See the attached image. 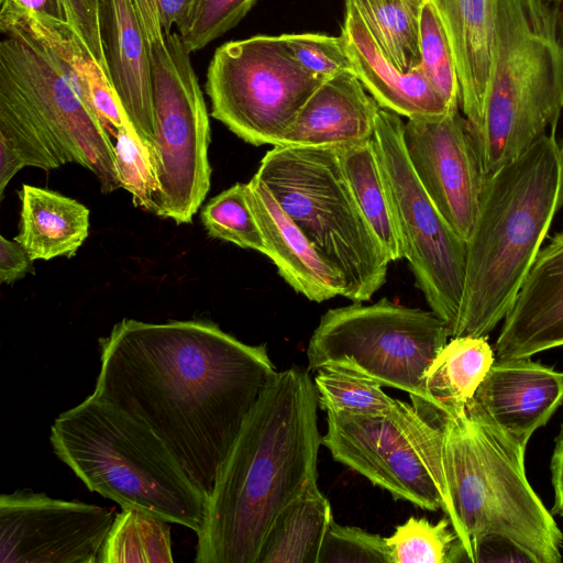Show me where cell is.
<instances>
[{"mask_svg": "<svg viewBox=\"0 0 563 563\" xmlns=\"http://www.w3.org/2000/svg\"><path fill=\"white\" fill-rule=\"evenodd\" d=\"M93 395L148 426L209 496L249 412L277 373L265 344L206 320L124 318L99 340Z\"/></svg>", "mask_w": 563, "mask_h": 563, "instance_id": "1", "label": "cell"}, {"mask_svg": "<svg viewBox=\"0 0 563 563\" xmlns=\"http://www.w3.org/2000/svg\"><path fill=\"white\" fill-rule=\"evenodd\" d=\"M318 395L309 369L277 372L221 465L197 534V563H256L278 514L317 478Z\"/></svg>", "mask_w": 563, "mask_h": 563, "instance_id": "2", "label": "cell"}, {"mask_svg": "<svg viewBox=\"0 0 563 563\" xmlns=\"http://www.w3.org/2000/svg\"><path fill=\"white\" fill-rule=\"evenodd\" d=\"M563 205V155L554 131L488 176L472 234L451 338L487 336L504 319Z\"/></svg>", "mask_w": 563, "mask_h": 563, "instance_id": "3", "label": "cell"}, {"mask_svg": "<svg viewBox=\"0 0 563 563\" xmlns=\"http://www.w3.org/2000/svg\"><path fill=\"white\" fill-rule=\"evenodd\" d=\"M56 456L86 487L118 503L201 531L208 496L144 422L93 394L51 427Z\"/></svg>", "mask_w": 563, "mask_h": 563, "instance_id": "4", "label": "cell"}, {"mask_svg": "<svg viewBox=\"0 0 563 563\" xmlns=\"http://www.w3.org/2000/svg\"><path fill=\"white\" fill-rule=\"evenodd\" d=\"M525 452L474 399L443 424L448 518L467 562L473 544L488 534L512 540L536 563L561 562L563 533L528 482Z\"/></svg>", "mask_w": 563, "mask_h": 563, "instance_id": "5", "label": "cell"}, {"mask_svg": "<svg viewBox=\"0 0 563 563\" xmlns=\"http://www.w3.org/2000/svg\"><path fill=\"white\" fill-rule=\"evenodd\" d=\"M561 19L545 0H497L494 58L477 126L471 131L490 176L554 128L563 110Z\"/></svg>", "mask_w": 563, "mask_h": 563, "instance_id": "6", "label": "cell"}, {"mask_svg": "<svg viewBox=\"0 0 563 563\" xmlns=\"http://www.w3.org/2000/svg\"><path fill=\"white\" fill-rule=\"evenodd\" d=\"M342 276L343 297L368 301L390 263L365 219L334 147L276 145L254 174Z\"/></svg>", "mask_w": 563, "mask_h": 563, "instance_id": "7", "label": "cell"}, {"mask_svg": "<svg viewBox=\"0 0 563 563\" xmlns=\"http://www.w3.org/2000/svg\"><path fill=\"white\" fill-rule=\"evenodd\" d=\"M134 3L150 46L155 129L151 154L158 184L152 213L191 223L210 189L207 107L189 52L178 33H165L156 0Z\"/></svg>", "mask_w": 563, "mask_h": 563, "instance_id": "8", "label": "cell"}, {"mask_svg": "<svg viewBox=\"0 0 563 563\" xmlns=\"http://www.w3.org/2000/svg\"><path fill=\"white\" fill-rule=\"evenodd\" d=\"M449 330L432 310L382 298L328 310L313 330L308 369L334 368L407 393L417 408L423 376L446 344Z\"/></svg>", "mask_w": 563, "mask_h": 563, "instance_id": "9", "label": "cell"}, {"mask_svg": "<svg viewBox=\"0 0 563 563\" xmlns=\"http://www.w3.org/2000/svg\"><path fill=\"white\" fill-rule=\"evenodd\" d=\"M322 444L332 457L402 499L451 512L443 464V427L399 400L385 415L327 411Z\"/></svg>", "mask_w": 563, "mask_h": 563, "instance_id": "10", "label": "cell"}, {"mask_svg": "<svg viewBox=\"0 0 563 563\" xmlns=\"http://www.w3.org/2000/svg\"><path fill=\"white\" fill-rule=\"evenodd\" d=\"M323 81L287 51L280 35L227 42L210 60L211 115L249 144L278 145Z\"/></svg>", "mask_w": 563, "mask_h": 563, "instance_id": "11", "label": "cell"}, {"mask_svg": "<svg viewBox=\"0 0 563 563\" xmlns=\"http://www.w3.org/2000/svg\"><path fill=\"white\" fill-rule=\"evenodd\" d=\"M405 122L380 108L373 146L417 287L451 335L460 312L466 241L441 216L419 181L404 143Z\"/></svg>", "mask_w": 563, "mask_h": 563, "instance_id": "12", "label": "cell"}, {"mask_svg": "<svg viewBox=\"0 0 563 563\" xmlns=\"http://www.w3.org/2000/svg\"><path fill=\"white\" fill-rule=\"evenodd\" d=\"M0 43V78L19 93L48 136L62 165L89 169L109 194L120 184L111 135L60 73L43 44L11 27Z\"/></svg>", "mask_w": 563, "mask_h": 563, "instance_id": "13", "label": "cell"}, {"mask_svg": "<svg viewBox=\"0 0 563 563\" xmlns=\"http://www.w3.org/2000/svg\"><path fill=\"white\" fill-rule=\"evenodd\" d=\"M113 512L19 489L0 497V563H97Z\"/></svg>", "mask_w": 563, "mask_h": 563, "instance_id": "14", "label": "cell"}, {"mask_svg": "<svg viewBox=\"0 0 563 563\" xmlns=\"http://www.w3.org/2000/svg\"><path fill=\"white\" fill-rule=\"evenodd\" d=\"M404 143L428 196L452 230L467 242L487 179L467 120L459 109L410 119L404 125Z\"/></svg>", "mask_w": 563, "mask_h": 563, "instance_id": "15", "label": "cell"}, {"mask_svg": "<svg viewBox=\"0 0 563 563\" xmlns=\"http://www.w3.org/2000/svg\"><path fill=\"white\" fill-rule=\"evenodd\" d=\"M98 30L111 88L128 121L152 151L150 46L134 0H98Z\"/></svg>", "mask_w": 563, "mask_h": 563, "instance_id": "16", "label": "cell"}, {"mask_svg": "<svg viewBox=\"0 0 563 563\" xmlns=\"http://www.w3.org/2000/svg\"><path fill=\"white\" fill-rule=\"evenodd\" d=\"M563 346V232L538 252L504 318L498 358L530 357Z\"/></svg>", "mask_w": 563, "mask_h": 563, "instance_id": "17", "label": "cell"}, {"mask_svg": "<svg viewBox=\"0 0 563 563\" xmlns=\"http://www.w3.org/2000/svg\"><path fill=\"white\" fill-rule=\"evenodd\" d=\"M474 401L511 440L527 448L563 404V373L530 357L495 360Z\"/></svg>", "mask_w": 563, "mask_h": 563, "instance_id": "18", "label": "cell"}, {"mask_svg": "<svg viewBox=\"0 0 563 563\" xmlns=\"http://www.w3.org/2000/svg\"><path fill=\"white\" fill-rule=\"evenodd\" d=\"M246 185L247 199L265 241V255L279 276L311 301L343 296L342 276L319 254L267 187L256 176Z\"/></svg>", "mask_w": 563, "mask_h": 563, "instance_id": "19", "label": "cell"}, {"mask_svg": "<svg viewBox=\"0 0 563 563\" xmlns=\"http://www.w3.org/2000/svg\"><path fill=\"white\" fill-rule=\"evenodd\" d=\"M380 107L353 71L323 80L278 145L344 147L372 140Z\"/></svg>", "mask_w": 563, "mask_h": 563, "instance_id": "20", "label": "cell"}, {"mask_svg": "<svg viewBox=\"0 0 563 563\" xmlns=\"http://www.w3.org/2000/svg\"><path fill=\"white\" fill-rule=\"evenodd\" d=\"M341 34L353 73L380 108L408 120L435 117L452 110L431 86L421 65L405 74L385 57L354 0H345Z\"/></svg>", "mask_w": 563, "mask_h": 563, "instance_id": "21", "label": "cell"}, {"mask_svg": "<svg viewBox=\"0 0 563 563\" xmlns=\"http://www.w3.org/2000/svg\"><path fill=\"white\" fill-rule=\"evenodd\" d=\"M454 57L460 106L473 131L483 112L494 58L497 0H434Z\"/></svg>", "mask_w": 563, "mask_h": 563, "instance_id": "22", "label": "cell"}, {"mask_svg": "<svg viewBox=\"0 0 563 563\" xmlns=\"http://www.w3.org/2000/svg\"><path fill=\"white\" fill-rule=\"evenodd\" d=\"M495 360L487 336L452 338L426 371L424 399L415 409L429 423L442 428L473 399Z\"/></svg>", "mask_w": 563, "mask_h": 563, "instance_id": "23", "label": "cell"}, {"mask_svg": "<svg viewBox=\"0 0 563 563\" xmlns=\"http://www.w3.org/2000/svg\"><path fill=\"white\" fill-rule=\"evenodd\" d=\"M20 232L14 238L30 257H71L89 234V209L59 192L23 184Z\"/></svg>", "mask_w": 563, "mask_h": 563, "instance_id": "24", "label": "cell"}, {"mask_svg": "<svg viewBox=\"0 0 563 563\" xmlns=\"http://www.w3.org/2000/svg\"><path fill=\"white\" fill-rule=\"evenodd\" d=\"M332 522L330 501L313 478L275 518L256 563H318Z\"/></svg>", "mask_w": 563, "mask_h": 563, "instance_id": "25", "label": "cell"}, {"mask_svg": "<svg viewBox=\"0 0 563 563\" xmlns=\"http://www.w3.org/2000/svg\"><path fill=\"white\" fill-rule=\"evenodd\" d=\"M26 166L51 170L62 164L25 102L0 78V199L13 176Z\"/></svg>", "mask_w": 563, "mask_h": 563, "instance_id": "26", "label": "cell"}, {"mask_svg": "<svg viewBox=\"0 0 563 563\" xmlns=\"http://www.w3.org/2000/svg\"><path fill=\"white\" fill-rule=\"evenodd\" d=\"M356 201L389 262L404 258V247L373 142L336 148Z\"/></svg>", "mask_w": 563, "mask_h": 563, "instance_id": "27", "label": "cell"}, {"mask_svg": "<svg viewBox=\"0 0 563 563\" xmlns=\"http://www.w3.org/2000/svg\"><path fill=\"white\" fill-rule=\"evenodd\" d=\"M385 57L401 73L421 65L420 14L424 0H354Z\"/></svg>", "mask_w": 563, "mask_h": 563, "instance_id": "28", "label": "cell"}, {"mask_svg": "<svg viewBox=\"0 0 563 563\" xmlns=\"http://www.w3.org/2000/svg\"><path fill=\"white\" fill-rule=\"evenodd\" d=\"M170 528L164 519L122 508L99 552L97 563H172Z\"/></svg>", "mask_w": 563, "mask_h": 563, "instance_id": "29", "label": "cell"}, {"mask_svg": "<svg viewBox=\"0 0 563 563\" xmlns=\"http://www.w3.org/2000/svg\"><path fill=\"white\" fill-rule=\"evenodd\" d=\"M386 541L391 563L467 562L446 516L437 523L426 518L410 517Z\"/></svg>", "mask_w": 563, "mask_h": 563, "instance_id": "30", "label": "cell"}, {"mask_svg": "<svg viewBox=\"0 0 563 563\" xmlns=\"http://www.w3.org/2000/svg\"><path fill=\"white\" fill-rule=\"evenodd\" d=\"M201 222L212 238L265 254L266 245L247 199V185L236 183L202 209Z\"/></svg>", "mask_w": 563, "mask_h": 563, "instance_id": "31", "label": "cell"}, {"mask_svg": "<svg viewBox=\"0 0 563 563\" xmlns=\"http://www.w3.org/2000/svg\"><path fill=\"white\" fill-rule=\"evenodd\" d=\"M313 382L318 405L325 411L385 415L398 401L388 396L378 383L334 368L317 371Z\"/></svg>", "mask_w": 563, "mask_h": 563, "instance_id": "32", "label": "cell"}, {"mask_svg": "<svg viewBox=\"0 0 563 563\" xmlns=\"http://www.w3.org/2000/svg\"><path fill=\"white\" fill-rule=\"evenodd\" d=\"M421 66L450 109H459L460 86L451 45L434 0H424L420 14Z\"/></svg>", "mask_w": 563, "mask_h": 563, "instance_id": "33", "label": "cell"}, {"mask_svg": "<svg viewBox=\"0 0 563 563\" xmlns=\"http://www.w3.org/2000/svg\"><path fill=\"white\" fill-rule=\"evenodd\" d=\"M114 139V170L120 187L131 194L135 207L152 212L158 184L150 147L128 120Z\"/></svg>", "mask_w": 563, "mask_h": 563, "instance_id": "34", "label": "cell"}, {"mask_svg": "<svg viewBox=\"0 0 563 563\" xmlns=\"http://www.w3.org/2000/svg\"><path fill=\"white\" fill-rule=\"evenodd\" d=\"M255 0H194L178 26L189 53L207 46L234 27L251 10Z\"/></svg>", "mask_w": 563, "mask_h": 563, "instance_id": "35", "label": "cell"}, {"mask_svg": "<svg viewBox=\"0 0 563 563\" xmlns=\"http://www.w3.org/2000/svg\"><path fill=\"white\" fill-rule=\"evenodd\" d=\"M290 55L308 71L323 80L344 71H353L343 35L321 33L282 34Z\"/></svg>", "mask_w": 563, "mask_h": 563, "instance_id": "36", "label": "cell"}, {"mask_svg": "<svg viewBox=\"0 0 563 563\" xmlns=\"http://www.w3.org/2000/svg\"><path fill=\"white\" fill-rule=\"evenodd\" d=\"M318 563H391L386 538L358 527L331 523Z\"/></svg>", "mask_w": 563, "mask_h": 563, "instance_id": "37", "label": "cell"}, {"mask_svg": "<svg viewBox=\"0 0 563 563\" xmlns=\"http://www.w3.org/2000/svg\"><path fill=\"white\" fill-rule=\"evenodd\" d=\"M0 21L30 16L53 27L71 26L64 0H0Z\"/></svg>", "mask_w": 563, "mask_h": 563, "instance_id": "38", "label": "cell"}, {"mask_svg": "<svg viewBox=\"0 0 563 563\" xmlns=\"http://www.w3.org/2000/svg\"><path fill=\"white\" fill-rule=\"evenodd\" d=\"M70 25L106 73L98 30V0H64Z\"/></svg>", "mask_w": 563, "mask_h": 563, "instance_id": "39", "label": "cell"}, {"mask_svg": "<svg viewBox=\"0 0 563 563\" xmlns=\"http://www.w3.org/2000/svg\"><path fill=\"white\" fill-rule=\"evenodd\" d=\"M478 562H529L534 559L512 540L488 534L478 539L472 548V563Z\"/></svg>", "mask_w": 563, "mask_h": 563, "instance_id": "40", "label": "cell"}, {"mask_svg": "<svg viewBox=\"0 0 563 563\" xmlns=\"http://www.w3.org/2000/svg\"><path fill=\"white\" fill-rule=\"evenodd\" d=\"M33 260L16 240L0 236V283L13 284L32 272Z\"/></svg>", "mask_w": 563, "mask_h": 563, "instance_id": "41", "label": "cell"}, {"mask_svg": "<svg viewBox=\"0 0 563 563\" xmlns=\"http://www.w3.org/2000/svg\"><path fill=\"white\" fill-rule=\"evenodd\" d=\"M552 486L554 504L552 514L563 517V424L555 438V445L551 459Z\"/></svg>", "mask_w": 563, "mask_h": 563, "instance_id": "42", "label": "cell"}, {"mask_svg": "<svg viewBox=\"0 0 563 563\" xmlns=\"http://www.w3.org/2000/svg\"><path fill=\"white\" fill-rule=\"evenodd\" d=\"M194 0H156L161 23L165 33L172 32V26L177 27L186 19Z\"/></svg>", "mask_w": 563, "mask_h": 563, "instance_id": "43", "label": "cell"}, {"mask_svg": "<svg viewBox=\"0 0 563 563\" xmlns=\"http://www.w3.org/2000/svg\"><path fill=\"white\" fill-rule=\"evenodd\" d=\"M545 1L553 3V4H560L563 2V0H545Z\"/></svg>", "mask_w": 563, "mask_h": 563, "instance_id": "44", "label": "cell"}, {"mask_svg": "<svg viewBox=\"0 0 563 563\" xmlns=\"http://www.w3.org/2000/svg\"><path fill=\"white\" fill-rule=\"evenodd\" d=\"M560 148H561V152H562V155H563V140H562V142L560 144Z\"/></svg>", "mask_w": 563, "mask_h": 563, "instance_id": "45", "label": "cell"}]
</instances>
